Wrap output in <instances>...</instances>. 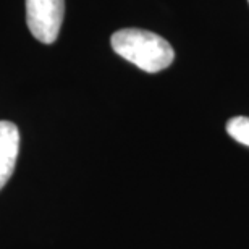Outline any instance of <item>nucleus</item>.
Masks as SVG:
<instances>
[{
	"mask_svg": "<svg viewBox=\"0 0 249 249\" xmlns=\"http://www.w3.org/2000/svg\"><path fill=\"white\" fill-rule=\"evenodd\" d=\"M248 2H249V0H248Z\"/></svg>",
	"mask_w": 249,
	"mask_h": 249,
	"instance_id": "5",
	"label": "nucleus"
},
{
	"mask_svg": "<svg viewBox=\"0 0 249 249\" xmlns=\"http://www.w3.org/2000/svg\"><path fill=\"white\" fill-rule=\"evenodd\" d=\"M19 151V131L12 122H0V189L12 178Z\"/></svg>",
	"mask_w": 249,
	"mask_h": 249,
	"instance_id": "3",
	"label": "nucleus"
},
{
	"mask_svg": "<svg viewBox=\"0 0 249 249\" xmlns=\"http://www.w3.org/2000/svg\"><path fill=\"white\" fill-rule=\"evenodd\" d=\"M26 24L39 42L57 41L65 17V0H26Z\"/></svg>",
	"mask_w": 249,
	"mask_h": 249,
	"instance_id": "2",
	"label": "nucleus"
},
{
	"mask_svg": "<svg viewBox=\"0 0 249 249\" xmlns=\"http://www.w3.org/2000/svg\"><path fill=\"white\" fill-rule=\"evenodd\" d=\"M112 49L142 71L157 73L173 63L175 52L165 39L156 33L138 28H124L113 33Z\"/></svg>",
	"mask_w": 249,
	"mask_h": 249,
	"instance_id": "1",
	"label": "nucleus"
},
{
	"mask_svg": "<svg viewBox=\"0 0 249 249\" xmlns=\"http://www.w3.org/2000/svg\"><path fill=\"white\" fill-rule=\"evenodd\" d=\"M227 133L243 146L249 147V117H233L227 122Z\"/></svg>",
	"mask_w": 249,
	"mask_h": 249,
	"instance_id": "4",
	"label": "nucleus"
}]
</instances>
